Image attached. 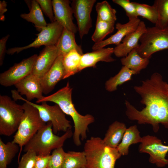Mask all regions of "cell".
I'll return each mask as SVG.
<instances>
[{"instance_id": "1", "label": "cell", "mask_w": 168, "mask_h": 168, "mask_svg": "<svg viewBox=\"0 0 168 168\" xmlns=\"http://www.w3.org/2000/svg\"><path fill=\"white\" fill-rule=\"evenodd\" d=\"M133 88L145 106L139 110L126 100L125 114L128 118L139 124H151L155 133L158 132L160 124L168 129V83L162 75L154 72Z\"/></svg>"}, {"instance_id": "2", "label": "cell", "mask_w": 168, "mask_h": 168, "mask_svg": "<svg viewBox=\"0 0 168 168\" xmlns=\"http://www.w3.org/2000/svg\"><path fill=\"white\" fill-rule=\"evenodd\" d=\"M72 88L68 82L66 85L55 93L43 97L36 101L37 104L50 101L55 103L65 114L70 116L74 124L73 140L74 144L78 146L81 144L82 140L86 139L88 126L95 121L94 117L90 114L83 115L76 109L72 100Z\"/></svg>"}, {"instance_id": "3", "label": "cell", "mask_w": 168, "mask_h": 168, "mask_svg": "<svg viewBox=\"0 0 168 168\" xmlns=\"http://www.w3.org/2000/svg\"><path fill=\"white\" fill-rule=\"evenodd\" d=\"M86 168H115L116 161L121 156L117 148L106 145L103 139L91 137L84 146Z\"/></svg>"}, {"instance_id": "4", "label": "cell", "mask_w": 168, "mask_h": 168, "mask_svg": "<svg viewBox=\"0 0 168 168\" xmlns=\"http://www.w3.org/2000/svg\"><path fill=\"white\" fill-rule=\"evenodd\" d=\"M73 134L71 129L61 136H58L54 133L51 122H48L25 145L23 151L26 152L32 150L37 155H50L52 150L62 147L65 141Z\"/></svg>"}, {"instance_id": "5", "label": "cell", "mask_w": 168, "mask_h": 168, "mask_svg": "<svg viewBox=\"0 0 168 168\" xmlns=\"http://www.w3.org/2000/svg\"><path fill=\"white\" fill-rule=\"evenodd\" d=\"M22 106L24 113L12 141L20 147L19 156L23 147L46 124L42 120L35 107L25 102Z\"/></svg>"}, {"instance_id": "6", "label": "cell", "mask_w": 168, "mask_h": 168, "mask_svg": "<svg viewBox=\"0 0 168 168\" xmlns=\"http://www.w3.org/2000/svg\"><path fill=\"white\" fill-rule=\"evenodd\" d=\"M11 92L14 100H20L31 105L37 110L40 117L44 122L46 123L51 122L54 134L60 131L65 132L71 129L70 121L66 118L65 114L57 105H50L47 104V102H43L40 105L33 103L23 98L16 90H12Z\"/></svg>"}, {"instance_id": "7", "label": "cell", "mask_w": 168, "mask_h": 168, "mask_svg": "<svg viewBox=\"0 0 168 168\" xmlns=\"http://www.w3.org/2000/svg\"><path fill=\"white\" fill-rule=\"evenodd\" d=\"M24 110L9 96L0 95V135L9 137L17 131Z\"/></svg>"}, {"instance_id": "8", "label": "cell", "mask_w": 168, "mask_h": 168, "mask_svg": "<svg viewBox=\"0 0 168 168\" xmlns=\"http://www.w3.org/2000/svg\"><path fill=\"white\" fill-rule=\"evenodd\" d=\"M139 41L136 48L138 53L141 57L150 59L156 52L168 49V26L164 28L147 27Z\"/></svg>"}, {"instance_id": "9", "label": "cell", "mask_w": 168, "mask_h": 168, "mask_svg": "<svg viewBox=\"0 0 168 168\" xmlns=\"http://www.w3.org/2000/svg\"><path fill=\"white\" fill-rule=\"evenodd\" d=\"M63 29V28L56 21L48 24L37 35V38L33 42L26 46L9 49L6 53L12 55L30 48H38L42 45H56Z\"/></svg>"}, {"instance_id": "10", "label": "cell", "mask_w": 168, "mask_h": 168, "mask_svg": "<svg viewBox=\"0 0 168 168\" xmlns=\"http://www.w3.org/2000/svg\"><path fill=\"white\" fill-rule=\"evenodd\" d=\"M138 151L148 154L149 162L158 167H163L168 164V160L166 158L168 146L164 145L161 140L155 136L147 135L142 137Z\"/></svg>"}, {"instance_id": "11", "label": "cell", "mask_w": 168, "mask_h": 168, "mask_svg": "<svg viewBox=\"0 0 168 168\" xmlns=\"http://www.w3.org/2000/svg\"><path fill=\"white\" fill-rule=\"evenodd\" d=\"M38 56L34 54L15 63L7 70L0 74V84L5 87L15 85L32 73L33 66Z\"/></svg>"}, {"instance_id": "12", "label": "cell", "mask_w": 168, "mask_h": 168, "mask_svg": "<svg viewBox=\"0 0 168 168\" xmlns=\"http://www.w3.org/2000/svg\"><path fill=\"white\" fill-rule=\"evenodd\" d=\"M96 0H74L71 4L81 39L92 26L91 13Z\"/></svg>"}, {"instance_id": "13", "label": "cell", "mask_w": 168, "mask_h": 168, "mask_svg": "<svg viewBox=\"0 0 168 168\" xmlns=\"http://www.w3.org/2000/svg\"><path fill=\"white\" fill-rule=\"evenodd\" d=\"M55 21L63 28L74 34L78 31L77 27L73 21V14L68 0H52Z\"/></svg>"}, {"instance_id": "14", "label": "cell", "mask_w": 168, "mask_h": 168, "mask_svg": "<svg viewBox=\"0 0 168 168\" xmlns=\"http://www.w3.org/2000/svg\"><path fill=\"white\" fill-rule=\"evenodd\" d=\"M140 21L138 17L129 20L125 24L117 23L115 25L117 32L109 38L99 43H95L92 47V49L93 50L100 49L111 44H115L116 46L119 45L126 35L136 30Z\"/></svg>"}, {"instance_id": "15", "label": "cell", "mask_w": 168, "mask_h": 168, "mask_svg": "<svg viewBox=\"0 0 168 168\" xmlns=\"http://www.w3.org/2000/svg\"><path fill=\"white\" fill-rule=\"evenodd\" d=\"M59 55L56 45L45 46L38 55L32 73L40 79L50 69Z\"/></svg>"}, {"instance_id": "16", "label": "cell", "mask_w": 168, "mask_h": 168, "mask_svg": "<svg viewBox=\"0 0 168 168\" xmlns=\"http://www.w3.org/2000/svg\"><path fill=\"white\" fill-rule=\"evenodd\" d=\"M63 57L59 55L50 69L40 79L43 92L45 95L52 91L57 83L63 79Z\"/></svg>"}, {"instance_id": "17", "label": "cell", "mask_w": 168, "mask_h": 168, "mask_svg": "<svg viewBox=\"0 0 168 168\" xmlns=\"http://www.w3.org/2000/svg\"><path fill=\"white\" fill-rule=\"evenodd\" d=\"M14 86L20 95L25 96L26 99L28 101L35 99L39 100L43 97L40 79L32 73Z\"/></svg>"}, {"instance_id": "18", "label": "cell", "mask_w": 168, "mask_h": 168, "mask_svg": "<svg viewBox=\"0 0 168 168\" xmlns=\"http://www.w3.org/2000/svg\"><path fill=\"white\" fill-rule=\"evenodd\" d=\"M147 28L145 22L141 21L136 30L126 35L122 42L114 48L115 56L119 58L125 57L132 50L138 48L139 45L138 42Z\"/></svg>"}, {"instance_id": "19", "label": "cell", "mask_w": 168, "mask_h": 168, "mask_svg": "<svg viewBox=\"0 0 168 168\" xmlns=\"http://www.w3.org/2000/svg\"><path fill=\"white\" fill-rule=\"evenodd\" d=\"M114 48H103L81 55L79 71L88 67H96L97 63L100 61L111 62L115 60L112 57Z\"/></svg>"}, {"instance_id": "20", "label": "cell", "mask_w": 168, "mask_h": 168, "mask_svg": "<svg viewBox=\"0 0 168 168\" xmlns=\"http://www.w3.org/2000/svg\"><path fill=\"white\" fill-rule=\"evenodd\" d=\"M127 128L125 124L116 121L109 127L103 140L107 146L117 148L120 143Z\"/></svg>"}, {"instance_id": "21", "label": "cell", "mask_w": 168, "mask_h": 168, "mask_svg": "<svg viewBox=\"0 0 168 168\" xmlns=\"http://www.w3.org/2000/svg\"><path fill=\"white\" fill-rule=\"evenodd\" d=\"M30 12L22 13L20 17L27 21L31 22L35 25L36 30L40 32L47 24L43 16L42 11L36 0L30 1L27 3Z\"/></svg>"}, {"instance_id": "22", "label": "cell", "mask_w": 168, "mask_h": 168, "mask_svg": "<svg viewBox=\"0 0 168 168\" xmlns=\"http://www.w3.org/2000/svg\"><path fill=\"white\" fill-rule=\"evenodd\" d=\"M56 46L59 55L63 56L74 49L82 55L83 54L81 46L76 42L75 34L64 28Z\"/></svg>"}, {"instance_id": "23", "label": "cell", "mask_w": 168, "mask_h": 168, "mask_svg": "<svg viewBox=\"0 0 168 168\" xmlns=\"http://www.w3.org/2000/svg\"><path fill=\"white\" fill-rule=\"evenodd\" d=\"M142 139L137 126H131L126 129L117 149L121 156L127 155L129 153L130 146L133 144L141 143Z\"/></svg>"}, {"instance_id": "24", "label": "cell", "mask_w": 168, "mask_h": 168, "mask_svg": "<svg viewBox=\"0 0 168 168\" xmlns=\"http://www.w3.org/2000/svg\"><path fill=\"white\" fill-rule=\"evenodd\" d=\"M122 65L133 71L136 74H139L146 68L149 63V59L141 57L138 53L136 48L132 50L127 55L120 60Z\"/></svg>"}, {"instance_id": "25", "label": "cell", "mask_w": 168, "mask_h": 168, "mask_svg": "<svg viewBox=\"0 0 168 168\" xmlns=\"http://www.w3.org/2000/svg\"><path fill=\"white\" fill-rule=\"evenodd\" d=\"M81 55L77 51L74 49L63 56V64L64 72L63 79L80 72Z\"/></svg>"}, {"instance_id": "26", "label": "cell", "mask_w": 168, "mask_h": 168, "mask_svg": "<svg viewBox=\"0 0 168 168\" xmlns=\"http://www.w3.org/2000/svg\"><path fill=\"white\" fill-rule=\"evenodd\" d=\"M20 149L19 145L13 142L5 143L0 138V168H7Z\"/></svg>"}, {"instance_id": "27", "label": "cell", "mask_w": 168, "mask_h": 168, "mask_svg": "<svg viewBox=\"0 0 168 168\" xmlns=\"http://www.w3.org/2000/svg\"><path fill=\"white\" fill-rule=\"evenodd\" d=\"M134 74H136L133 71L123 66L117 74L106 81V90L110 92L115 91L119 86L131 80L133 75Z\"/></svg>"}, {"instance_id": "28", "label": "cell", "mask_w": 168, "mask_h": 168, "mask_svg": "<svg viewBox=\"0 0 168 168\" xmlns=\"http://www.w3.org/2000/svg\"><path fill=\"white\" fill-rule=\"evenodd\" d=\"M87 160L84 151L66 152L63 168H86Z\"/></svg>"}, {"instance_id": "29", "label": "cell", "mask_w": 168, "mask_h": 168, "mask_svg": "<svg viewBox=\"0 0 168 168\" xmlns=\"http://www.w3.org/2000/svg\"><path fill=\"white\" fill-rule=\"evenodd\" d=\"M114 24L102 21L97 18L95 29L91 36L92 40L95 43L103 40L107 35L113 32Z\"/></svg>"}, {"instance_id": "30", "label": "cell", "mask_w": 168, "mask_h": 168, "mask_svg": "<svg viewBox=\"0 0 168 168\" xmlns=\"http://www.w3.org/2000/svg\"><path fill=\"white\" fill-rule=\"evenodd\" d=\"M97 18L102 21L115 23L117 20L116 11L106 1L97 3L96 6Z\"/></svg>"}, {"instance_id": "31", "label": "cell", "mask_w": 168, "mask_h": 168, "mask_svg": "<svg viewBox=\"0 0 168 168\" xmlns=\"http://www.w3.org/2000/svg\"><path fill=\"white\" fill-rule=\"evenodd\" d=\"M133 2L135 7L138 16H142L156 24L158 19V13L155 6Z\"/></svg>"}, {"instance_id": "32", "label": "cell", "mask_w": 168, "mask_h": 168, "mask_svg": "<svg viewBox=\"0 0 168 168\" xmlns=\"http://www.w3.org/2000/svg\"><path fill=\"white\" fill-rule=\"evenodd\" d=\"M153 5L156 7L158 13L155 26L164 28L168 26V0H156Z\"/></svg>"}, {"instance_id": "33", "label": "cell", "mask_w": 168, "mask_h": 168, "mask_svg": "<svg viewBox=\"0 0 168 168\" xmlns=\"http://www.w3.org/2000/svg\"><path fill=\"white\" fill-rule=\"evenodd\" d=\"M66 153L62 147L54 150L50 155L48 168H63Z\"/></svg>"}, {"instance_id": "34", "label": "cell", "mask_w": 168, "mask_h": 168, "mask_svg": "<svg viewBox=\"0 0 168 168\" xmlns=\"http://www.w3.org/2000/svg\"><path fill=\"white\" fill-rule=\"evenodd\" d=\"M37 155L33 151H28L22 155L17 168H34Z\"/></svg>"}, {"instance_id": "35", "label": "cell", "mask_w": 168, "mask_h": 168, "mask_svg": "<svg viewBox=\"0 0 168 168\" xmlns=\"http://www.w3.org/2000/svg\"><path fill=\"white\" fill-rule=\"evenodd\" d=\"M112 1L124 10L129 20L138 18L136 8L133 2L128 0H113Z\"/></svg>"}, {"instance_id": "36", "label": "cell", "mask_w": 168, "mask_h": 168, "mask_svg": "<svg viewBox=\"0 0 168 168\" xmlns=\"http://www.w3.org/2000/svg\"><path fill=\"white\" fill-rule=\"evenodd\" d=\"M45 15L51 22L55 21L52 1L51 0H36Z\"/></svg>"}, {"instance_id": "37", "label": "cell", "mask_w": 168, "mask_h": 168, "mask_svg": "<svg viewBox=\"0 0 168 168\" xmlns=\"http://www.w3.org/2000/svg\"><path fill=\"white\" fill-rule=\"evenodd\" d=\"M50 155H37L34 168H48Z\"/></svg>"}, {"instance_id": "38", "label": "cell", "mask_w": 168, "mask_h": 168, "mask_svg": "<svg viewBox=\"0 0 168 168\" xmlns=\"http://www.w3.org/2000/svg\"><path fill=\"white\" fill-rule=\"evenodd\" d=\"M9 36L10 35L8 34L2 38L0 40V65L1 66L3 64L5 54L6 53H7L6 42Z\"/></svg>"}, {"instance_id": "39", "label": "cell", "mask_w": 168, "mask_h": 168, "mask_svg": "<svg viewBox=\"0 0 168 168\" xmlns=\"http://www.w3.org/2000/svg\"><path fill=\"white\" fill-rule=\"evenodd\" d=\"M7 2L4 0L0 1V20L4 21L5 20L4 13L7 11Z\"/></svg>"}]
</instances>
